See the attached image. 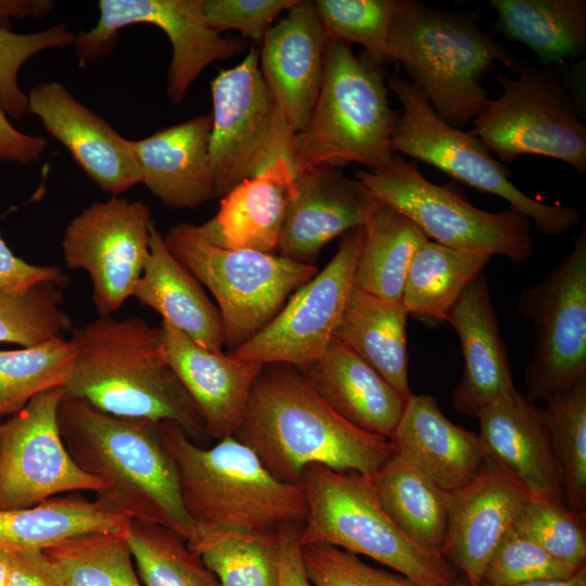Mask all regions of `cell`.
Returning <instances> with one entry per match:
<instances>
[{"mask_svg":"<svg viewBox=\"0 0 586 586\" xmlns=\"http://www.w3.org/2000/svg\"><path fill=\"white\" fill-rule=\"evenodd\" d=\"M234 437L276 479L294 485L311 464L372 476L394 454L388 438L344 420L286 364L263 365Z\"/></svg>","mask_w":586,"mask_h":586,"instance_id":"6da1fadb","label":"cell"},{"mask_svg":"<svg viewBox=\"0 0 586 586\" xmlns=\"http://www.w3.org/2000/svg\"><path fill=\"white\" fill-rule=\"evenodd\" d=\"M58 422L75 463L103 483L97 500L131 520L167 528L187 543L195 538L156 422L115 417L66 394Z\"/></svg>","mask_w":586,"mask_h":586,"instance_id":"7a4b0ae2","label":"cell"},{"mask_svg":"<svg viewBox=\"0 0 586 586\" xmlns=\"http://www.w3.org/2000/svg\"><path fill=\"white\" fill-rule=\"evenodd\" d=\"M76 365L65 394L120 418L178 423L206 434L203 417L166 360L161 327L131 316L99 317L72 329Z\"/></svg>","mask_w":586,"mask_h":586,"instance_id":"3957f363","label":"cell"},{"mask_svg":"<svg viewBox=\"0 0 586 586\" xmlns=\"http://www.w3.org/2000/svg\"><path fill=\"white\" fill-rule=\"evenodd\" d=\"M156 428L195 528L278 532L303 525L307 504L302 485L276 479L244 443L228 436L202 448L176 422L160 421Z\"/></svg>","mask_w":586,"mask_h":586,"instance_id":"277c9868","label":"cell"},{"mask_svg":"<svg viewBox=\"0 0 586 586\" xmlns=\"http://www.w3.org/2000/svg\"><path fill=\"white\" fill-rule=\"evenodd\" d=\"M399 117L387 99L382 67L351 47L328 40L321 86L307 126L294 133L289 162L294 176L317 167L358 163L372 171L395 158L391 139Z\"/></svg>","mask_w":586,"mask_h":586,"instance_id":"5b68a950","label":"cell"},{"mask_svg":"<svg viewBox=\"0 0 586 586\" xmlns=\"http://www.w3.org/2000/svg\"><path fill=\"white\" fill-rule=\"evenodd\" d=\"M387 52L437 116L459 129L486 109L491 99L482 82L494 63L518 64L473 21L412 0H399Z\"/></svg>","mask_w":586,"mask_h":586,"instance_id":"8992f818","label":"cell"},{"mask_svg":"<svg viewBox=\"0 0 586 586\" xmlns=\"http://www.w3.org/2000/svg\"><path fill=\"white\" fill-rule=\"evenodd\" d=\"M301 485L307 504L301 546L324 544L367 556L417 586H444L460 576L445 557L422 550L402 533L380 505L371 476L311 464Z\"/></svg>","mask_w":586,"mask_h":586,"instance_id":"52a82bcc","label":"cell"},{"mask_svg":"<svg viewBox=\"0 0 586 586\" xmlns=\"http://www.w3.org/2000/svg\"><path fill=\"white\" fill-rule=\"evenodd\" d=\"M169 252L215 297L225 346L237 349L263 330L317 272L315 265L253 250L216 246L181 222L164 235Z\"/></svg>","mask_w":586,"mask_h":586,"instance_id":"ba28073f","label":"cell"},{"mask_svg":"<svg viewBox=\"0 0 586 586\" xmlns=\"http://www.w3.org/2000/svg\"><path fill=\"white\" fill-rule=\"evenodd\" d=\"M387 89L403 107L391 139L394 153L408 155L476 190L505 199L510 209L532 220L543 234L564 233L581 221L576 208L545 204L517 188L509 179V169L491 155L483 141L445 123L412 82L394 74Z\"/></svg>","mask_w":586,"mask_h":586,"instance_id":"9c48e42d","label":"cell"},{"mask_svg":"<svg viewBox=\"0 0 586 586\" xmlns=\"http://www.w3.org/2000/svg\"><path fill=\"white\" fill-rule=\"evenodd\" d=\"M355 176L380 202L410 218L436 243L502 255L517 264L533 255V234L526 217L512 209L482 211L451 184L429 181L413 163L398 154L388 168L359 169Z\"/></svg>","mask_w":586,"mask_h":586,"instance_id":"30bf717a","label":"cell"},{"mask_svg":"<svg viewBox=\"0 0 586 586\" xmlns=\"http://www.w3.org/2000/svg\"><path fill=\"white\" fill-rule=\"evenodd\" d=\"M515 78L499 74L502 92L473 119L472 133L501 161L539 155L586 171V126L551 71L518 63Z\"/></svg>","mask_w":586,"mask_h":586,"instance_id":"8fae6325","label":"cell"},{"mask_svg":"<svg viewBox=\"0 0 586 586\" xmlns=\"http://www.w3.org/2000/svg\"><path fill=\"white\" fill-rule=\"evenodd\" d=\"M209 160L215 196L221 198L289 154L294 131L269 90L259 50L252 46L235 66L211 82Z\"/></svg>","mask_w":586,"mask_h":586,"instance_id":"7c38bea8","label":"cell"},{"mask_svg":"<svg viewBox=\"0 0 586 586\" xmlns=\"http://www.w3.org/2000/svg\"><path fill=\"white\" fill-rule=\"evenodd\" d=\"M517 309L535 328L525 368L526 398L546 402L586 378V225L572 250L521 291Z\"/></svg>","mask_w":586,"mask_h":586,"instance_id":"4fadbf2b","label":"cell"},{"mask_svg":"<svg viewBox=\"0 0 586 586\" xmlns=\"http://www.w3.org/2000/svg\"><path fill=\"white\" fill-rule=\"evenodd\" d=\"M204 0H101L99 20L87 31L75 35L74 49L79 64L112 52L119 31L132 24L160 27L171 43L166 94L178 104L190 86L208 65L232 58L245 43L222 37L212 29L203 14Z\"/></svg>","mask_w":586,"mask_h":586,"instance_id":"5bb4252c","label":"cell"},{"mask_svg":"<svg viewBox=\"0 0 586 586\" xmlns=\"http://www.w3.org/2000/svg\"><path fill=\"white\" fill-rule=\"evenodd\" d=\"M65 391L35 396L23 409L0 420V511L29 508L55 495L103 489L82 471L62 440L58 408Z\"/></svg>","mask_w":586,"mask_h":586,"instance_id":"9a60e30c","label":"cell"},{"mask_svg":"<svg viewBox=\"0 0 586 586\" xmlns=\"http://www.w3.org/2000/svg\"><path fill=\"white\" fill-rule=\"evenodd\" d=\"M153 224L143 201L112 195L84 208L65 228L64 262L90 277L100 317L112 316L132 297L149 254Z\"/></svg>","mask_w":586,"mask_h":586,"instance_id":"2e32d148","label":"cell"},{"mask_svg":"<svg viewBox=\"0 0 586 586\" xmlns=\"http://www.w3.org/2000/svg\"><path fill=\"white\" fill-rule=\"evenodd\" d=\"M365 238V227L344 233L326 267L289 297L277 316L256 335L228 353L260 365L302 367L328 348L348 295Z\"/></svg>","mask_w":586,"mask_h":586,"instance_id":"e0dca14e","label":"cell"},{"mask_svg":"<svg viewBox=\"0 0 586 586\" xmlns=\"http://www.w3.org/2000/svg\"><path fill=\"white\" fill-rule=\"evenodd\" d=\"M379 203L360 180L345 176L341 168L317 166L296 175L281 229L280 255L314 265L328 242L365 227Z\"/></svg>","mask_w":586,"mask_h":586,"instance_id":"ac0fdd59","label":"cell"},{"mask_svg":"<svg viewBox=\"0 0 586 586\" xmlns=\"http://www.w3.org/2000/svg\"><path fill=\"white\" fill-rule=\"evenodd\" d=\"M533 494L486 455L477 475L449 493L445 558L468 586H480L487 562Z\"/></svg>","mask_w":586,"mask_h":586,"instance_id":"d6986e66","label":"cell"},{"mask_svg":"<svg viewBox=\"0 0 586 586\" xmlns=\"http://www.w3.org/2000/svg\"><path fill=\"white\" fill-rule=\"evenodd\" d=\"M36 115L87 176L104 192L118 195L140 183L132 141L76 99L58 81L41 82L27 94Z\"/></svg>","mask_w":586,"mask_h":586,"instance_id":"ffe728a7","label":"cell"},{"mask_svg":"<svg viewBox=\"0 0 586 586\" xmlns=\"http://www.w3.org/2000/svg\"><path fill=\"white\" fill-rule=\"evenodd\" d=\"M328 40L309 0H298L262 40L263 77L295 133L307 126L318 98Z\"/></svg>","mask_w":586,"mask_h":586,"instance_id":"44dd1931","label":"cell"},{"mask_svg":"<svg viewBox=\"0 0 586 586\" xmlns=\"http://www.w3.org/2000/svg\"><path fill=\"white\" fill-rule=\"evenodd\" d=\"M160 327L166 360L200 409L206 434L234 436L263 365L207 349L164 320Z\"/></svg>","mask_w":586,"mask_h":586,"instance_id":"7402d4cb","label":"cell"},{"mask_svg":"<svg viewBox=\"0 0 586 586\" xmlns=\"http://www.w3.org/2000/svg\"><path fill=\"white\" fill-rule=\"evenodd\" d=\"M446 321L456 331L464 358L453 404L459 412L476 418L491 403L517 392L483 272L467 286Z\"/></svg>","mask_w":586,"mask_h":586,"instance_id":"603a6c76","label":"cell"},{"mask_svg":"<svg viewBox=\"0 0 586 586\" xmlns=\"http://www.w3.org/2000/svg\"><path fill=\"white\" fill-rule=\"evenodd\" d=\"M476 419L477 434L487 456L511 472L533 495L565 502L544 408L517 391L484 407Z\"/></svg>","mask_w":586,"mask_h":586,"instance_id":"cb8c5ba5","label":"cell"},{"mask_svg":"<svg viewBox=\"0 0 586 586\" xmlns=\"http://www.w3.org/2000/svg\"><path fill=\"white\" fill-rule=\"evenodd\" d=\"M390 441L395 454L447 493L469 484L486 457L479 434L453 423L425 394L407 399Z\"/></svg>","mask_w":586,"mask_h":586,"instance_id":"d4e9b609","label":"cell"},{"mask_svg":"<svg viewBox=\"0 0 586 586\" xmlns=\"http://www.w3.org/2000/svg\"><path fill=\"white\" fill-rule=\"evenodd\" d=\"M212 115L132 141L141 181L165 206L196 208L216 198L209 160Z\"/></svg>","mask_w":586,"mask_h":586,"instance_id":"484cf974","label":"cell"},{"mask_svg":"<svg viewBox=\"0 0 586 586\" xmlns=\"http://www.w3.org/2000/svg\"><path fill=\"white\" fill-rule=\"evenodd\" d=\"M297 369L340 417L390 440L407 399L356 353L333 337L320 357Z\"/></svg>","mask_w":586,"mask_h":586,"instance_id":"4316f807","label":"cell"},{"mask_svg":"<svg viewBox=\"0 0 586 586\" xmlns=\"http://www.w3.org/2000/svg\"><path fill=\"white\" fill-rule=\"evenodd\" d=\"M294 179L289 160L279 157L221 196L217 214L195 225L196 232L222 249L272 253L279 246Z\"/></svg>","mask_w":586,"mask_h":586,"instance_id":"83f0119b","label":"cell"},{"mask_svg":"<svg viewBox=\"0 0 586 586\" xmlns=\"http://www.w3.org/2000/svg\"><path fill=\"white\" fill-rule=\"evenodd\" d=\"M132 297L162 316L196 344L224 352L220 313L191 272L167 249L164 235L152 225L149 254Z\"/></svg>","mask_w":586,"mask_h":586,"instance_id":"f1b7e54d","label":"cell"},{"mask_svg":"<svg viewBox=\"0 0 586 586\" xmlns=\"http://www.w3.org/2000/svg\"><path fill=\"white\" fill-rule=\"evenodd\" d=\"M402 301H387L353 286L334 339L371 366L405 399L408 382L407 318Z\"/></svg>","mask_w":586,"mask_h":586,"instance_id":"f546056e","label":"cell"},{"mask_svg":"<svg viewBox=\"0 0 586 586\" xmlns=\"http://www.w3.org/2000/svg\"><path fill=\"white\" fill-rule=\"evenodd\" d=\"M371 482L380 505L402 533L422 550L445 557L449 493L395 453Z\"/></svg>","mask_w":586,"mask_h":586,"instance_id":"4dcf8cb0","label":"cell"},{"mask_svg":"<svg viewBox=\"0 0 586 586\" xmlns=\"http://www.w3.org/2000/svg\"><path fill=\"white\" fill-rule=\"evenodd\" d=\"M131 521L97 499L53 497L29 508L0 511V546L43 551L78 536L127 532Z\"/></svg>","mask_w":586,"mask_h":586,"instance_id":"1f68e13d","label":"cell"},{"mask_svg":"<svg viewBox=\"0 0 586 586\" xmlns=\"http://www.w3.org/2000/svg\"><path fill=\"white\" fill-rule=\"evenodd\" d=\"M489 5L497 12L498 30L545 65L585 54V0H491Z\"/></svg>","mask_w":586,"mask_h":586,"instance_id":"d6a6232c","label":"cell"},{"mask_svg":"<svg viewBox=\"0 0 586 586\" xmlns=\"http://www.w3.org/2000/svg\"><path fill=\"white\" fill-rule=\"evenodd\" d=\"M429 238L407 216L380 202L365 225L354 286L387 301H402L410 263Z\"/></svg>","mask_w":586,"mask_h":586,"instance_id":"836d02e7","label":"cell"},{"mask_svg":"<svg viewBox=\"0 0 586 586\" xmlns=\"http://www.w3.org/2000/svg\"><path fill=\"white\" fill-rule=\"evenodd\" d=\"M491 255L456 250L428 240L408 268L402 302L408 314L446 321L467 286L483 272Z\"/></svg>","mask_w":586,"mask_h":586,"instance_id":"e575fe53","label":"cell"},{"mask_svg":"<svg viewBox=\"0 0 586 586\" xmlns=\"http://www.w3.org/2000/svg\"><path fill=\"white\" fill-rule=\"evenodd\" d=\"M220 586H278V532L196 528L187 543Z\"/></svg>","mask_w":586,"mask_h":586,"instance_id":"d590c367","label":"cell"},{"mask_svg":"<svg viewBox=\"0 0 586 586\" xmlns=\"http://www.w3.org/2000/svg\"><path fill=\"white\" fill-rule=\"evenodd\" d=\"M75 365V346L65 337L0 351V420L23 409L38 394L63 387Z\"/></svg>","mask_w":586,"mask_h":586,"instance_id":"8d00e7d4","label":"cell"},{"mask_svg":"<svg viewBox=\"0 0 586 586\" xmlns=\"http://www.w3.org/2000/svg\"><path fill=\"white\" fill-rule=\"evenodd\" d=\"M126 534L78 536L43 552L66 586H142Z\"/></svg>","mask_w":586,"mask_h":586,"instance_id":"74e56055","label":"cell"},{"mask_svg":"<svg viewBox=\"0 0 586 586\" xmlns=\"http://www.w3.org/2000/svg\"><path fill=\"white\" fill-rule=\"evenodd\" d=\"M126 537L144 586H220L187 540L176 533L132 520Z\"/></svg>","mask_w":586,"mask_h":586,"instance_id":"f35d334b","label":"cell"},{"mask_svg":"<svg viewBox=\"0 0 586 586\" xmlns=\"http://www.w3.org/2000/svg\"><path fill=\"white\" fill-rule=\"evenodd\" d=\"M545 403L565 502L573 511L586 513V378Z\"/></svg>","mask_w":586,"mask_h":586,"instance_id":"ab89813d","label":"cell"},{"mask_svg":"<svg viewBox=\"0 0 586 586\" xmlns=\"http://www.w3.org/2000/svg\"><path fill=\"white\" fill-rule=\"evenodd\" d=\"M63 286L41 282L17 292L0 293V343L38 345L73 329L63 309Z\"/></svg>","mask_w":586,"mask_h":586,"instance_id":"60d3db41","label":"cell"},{"mask_svg":"<svg viewBox=\"0 0 586 586\" xmlns=\"http://www.w3.org/2000/svg\"><path fill=\"white\" fill-rule=\"evenodd\" d=\"M314 4L329 40L362 46L364 55L378 66L390 62L387 39L399 0H316Z\"/></svg>","mask_w":586,"mask_h":586,"instance_id":"b9f144b4","label":"cell"},{"mask_svg":"<svg viewBox=\"0 0 586 586\" xmlns=\"http://www.w3.org/2000/svg\"><path fill=\"white\" fill-rule=\"evenodd\" d=\"M586 513L562 501L535 496L525 504L513 527L574 570L586 566Z\"/></svg>","mask_w":586,"mask_h":586,"instance_id":"7bdbcfd3","label":"cell"},{"mask_svg":"<svg viewBox=\"0 0 586 586\" xmlns=\"http://www.w3.org/2000/svg\"><path fill=\"white\" fill-rule=\"evenodd\" d=\"M576 571L511 526L492 553L481 584L515 586L536 581L566 579Z\"/></svg>","mask_w":586,"mask_h":586,"instance_id":"ee69618b","label":"cell"},{"mask_svg":"<svg viewBox=\"0 0 586 586\" xmlns=\"http://www.w3.org/2000/svg\"><path fill=\"white\" fill-rule=\"evenodd\" d=\"M75 35L64 23L30 34L0 27V100L8 116L20 119L27 113L28 98L17 78L23 64L41 51L73 44Z\"/></svg>","mask_w":586,"mask_h":586,"instance_id":"f6af8a7d","label":"cell"},{"mask_svg":"<svg viewBox=\"0 0 586 586\" xmlns=\"http://www.w3.org/2000/svg\"><path fill=\"white\" fill-rule=\"evenodd\" d=\"M301 552L313 586H417L404 576L370 566L355 553L330 545H304Z\"/></svg>","mask_w":586,"mask_h":586,"instance_id":"bcb514c9","label":"cell"},{"mask_svg":"<svg viewBox=\"0 0 586 586\" xmlns=\"http://www.w3.org/2000/svg\"><path fill=\"white\" fill-rule=\"evenodd\" d=\"M298 0H204L203 14L218 34L234 29L243 38L262 41L275 18Z\"/></svg>","mask_w":586,"mask_h":586,"instance_id":"7dc6e473","label":"cell"},{"mask_svg":"<svg viewBox=\"0 0 586 586\" xmlns=\"http://www.w3.org/2000/svg\"><path fill=\"white\" fill-rule=\"evenodd\" d=\"M41 282L64 286L67 278L59 267L29 264L16 256L0 235V293L23 291Z\"/></svg>","mask_w":586,"mask_h":586,"instance_id":"c3c4849f","label":"cell"},{"mask_svg":"<svg viewBox=\"0 0 586 586\" xmlns=\"http://www.w3.org/2000/svg\"><path fill=\"white\" fill-rule=\"evenodd\" d=\"M7 586L66 585L42 550H15Z\"/></svg>","mask_w":586,"mask_h":586,"instance_id":"681fc988","label":"cell"},{"mask_svg":"<svg viewBox=\"0 0 586 586\" xmlns=\"http://www.w3.org/2000/svg\"><path fill=\"white\" fill-rule=\"evenodd\" d=\"M47 145L44 138L17 130L10 123L0 100V161L30 164L43 155Z\"/></svg>","mask_w":586,"mask_h":586,"instance_id":"f907efd6","label":"cell"},{"mask_svg":"<svg viewBox=\"0 0 586 586\" xmlns=\"http://www.w3.org/2000/svg\"><path fill=\"white\" fill-rule=\"evenodd\" d=\"M301 526L289 525L279 531L280 558L278 586H313L306 575L301 545Z\"/></svg>","mask_w":586,"mask_h":586,"instance_id":"816d5d0a","label":"cell"},{"mask_svg":"<svg viewBox=\"0 0 586 586\" xmlns=\"http://www.w3.org/2000/svg\"><path fill=\"white\" fill-rule=\"evenodd\" d=\"M53 8L54 2L47 0H0V27L8 28L11 18H41L50 14Z\"/></svg>","mask_w":586,"mask_h":586,"instance_id":"f5cc1de1","label":"cell"},{"mask_svg":"<svg viewBox=\"0 0 586 586\" xmlns=\"http://www.w3.org/2000/svg\"><path fill=\"white\" fill-rule=\"evenodd\" d=\"M480 586L486 585L481 584ZM515 586H586V566L579 569L566 579L536 581Z\"/></svg>","mask_w":586,"mask_h":586,"instance_id":"db71d44e","label":"cell"},{"mask_svg":"<svg viewBox=\"0 0 586 586\" xmlns=\"http://www.w3.org/2000/svg\"><path fill=\"white\" fill-rule=\"evenodd\" d=\"M13 550L0 546V586H7L12 565Z\"/></svg>","mask_w":586,"mask_h":586,"instance_id":"11a10c76","label":"cell"},{"mask_svg":"<svg viewBox=\"0 0 586 586\" xmlns=\"http://www.w3.org/2000/svg\"><path fill=\"white\" fill-rule=\"evenodd\" d=\"M444 586H468L467 583L464 582V579L459 576L455 582L448 584V585H444Z\"/></svg>","mask_w":586,"mask_h":586,"instance_id":"9f6ffc18","label":"cell"}]
</instances>
